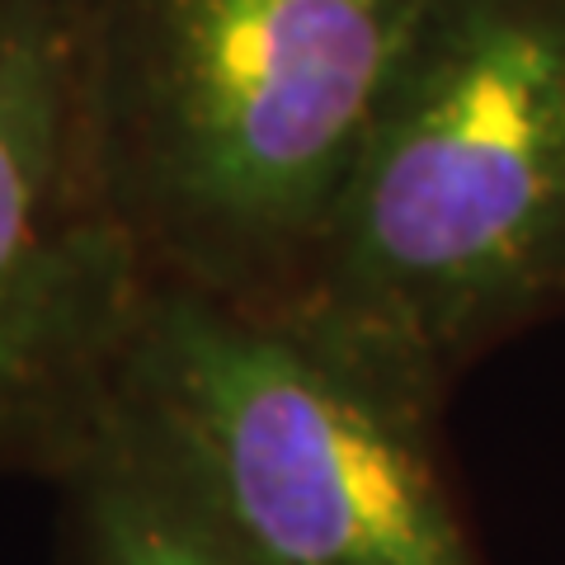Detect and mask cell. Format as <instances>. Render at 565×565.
<instances>
[{
	"label": "cell",
	"mask_w": 565,
	"mask_h": 565,
	"mask_svg": "<svg viewBox=\"0 0 565 565\" xmlns=\"http://www.w3.org/2000/svg\"><path fill=\"white\" fill-rule=\"evenodd\" d=\"M424 0H85V128L151 282L307 297Z\"/></svg>",
	"instance_id": "obj_1"
},
{
	"label": "cell",
	"mask_w": 565,
	"mask_h": 565,
	"mask_svg": "<svg viewBox=\"0 0 565 565\" xmlns=\"http://www.w3.org/2000/svg\"><path fill=\"white\" fill-rule=\"evenodd\" d=\"M297 311L438 396L565 316V0H424Z\"/></svg>",
	"instance_id": "obj_2"
},
{
	"label": "cell",
	"mask_w": 565,
	"mask_h": 565,
	"mask_svg": "<svg viewBox=\"0 0 565 565\" xmlns=\"http://www.w3.org/2000/svg\"><path fill=\"white\" fill-rule=\"evenodd\" d=\"M444 405L297 307L151 282L99 438L170 476L264 565H486Z\"/></svg>",
	"instance_id": "obj_3"
},
{
	"label": "cell",
	"mask_w": 565,
	"mask_h": 565,
	"mask_svg": "<svg viewBox=\"0 0 565 565\" xmlns=\"http://www.w3.org/2000/svg\"><path fill=\"white\" fill-rule=\"evenodd\" d=\"M151 292L85 128V0H0V476L99 438Z\"/></svg>",
	"instance_id": "obj_4"
},
{
	"label": "cell",
	"mask_w": 565,
	"mask_h": 565,
	"mask_svg": "<svg viewBox=\"0 0 565 565\" xmlns=\"http://www.w3.org/2000/svg\"><path fill=\"white\" fill-rule=\"evenodd\" d=\"M52 486L62 490L66 565H264L114 438H95Z\"/></svg>",
	"instance_id": "obj_5"
}]
</instances>
